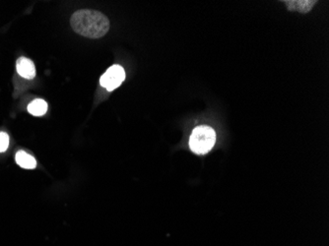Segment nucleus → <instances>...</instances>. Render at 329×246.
Here are the masks:
<instances>
[{
  "label": "nucleus",
  "instance_id": "1",
  "mask_svg": "<svg viewBox=\"0 0 329 246\" xmlns=\"http://www.w3.org/2000/svg\"><path fill=\"white\" fill-rule=\"evenodd\" d=\"M70 24L75 32L89 38H100L110 30L108 17L95 10L75 12L70 19Z\"/></svg>",
  "mask_w": 329,
  "mask_h": 246
},
{
  "label": "nucleus",
  "instance_id": "2",
  "mask_svg": "<svg viewBox=\"0 0 329 246\" xmlns=\"http://www.w3.org/2000/svg\"><path fill=\"white\" fill-rule=\"evenodd\" d=\"M216 142V133L213 128L207 125L196 127L189 138V147L194 154H207L214 147Z\"/></svg>",
  "mask_w": 329,
  "mask_h": 246
},
{
  "label": "nucleus",
  "instance_id": "3",
  "mask_svg": "<svg viewBox=\"0 0 329 246\" xmlns=\"http://www.w3.org/2000/svg\"><path fill=\"white\" fill-rule=\"evenodd\" d=\"M125 79V71L120 65L111 66L101 77V86L108 91L117 89Z\"/></svg>",
  "mask_w": 329,
  "mask_h": 246
},
{
  "label": "nucleus",
  "instance_id": "4",
  "mask_svg": "<svg viewBox=\"0 0 329 246\" xmlns=\"http://www.w3.org/2000/svg\"><path fill=\"white\" fill-rule=\"evenodd\" d=\"M16 69L18 74L25 79H33L36 76L35 64L29 58H19L16 63Z\"/></svg>",
  "mask_w": 329,
  "mask_h": 246
},
{
  "label": "nucleus",
  "instance_id": "5",
  "mask_svg": "<svg viewBox=\"0 0 329 246\" xmlns=\"http://www.w3.org/2000/svg\"><path fill=\"white\" fill-rule=\"evenodd\" d=\"M15 160L18 166L26 170H33L37 166V162L35 158L31 154H27L24 151H19L15 156Z\"/></svg>",
  "mask_w": 329,
  "mask_h": 246
},
{
  "label": "nucleus",
  "instance_id": "6",
  "mask_svg": "<svg viewBox=\"0 0 329 246\" xmlns=\"http://www.w3.org/2000/svg\"><path fill=\"white\" fill-rule=\"evenodd\" d=\"M28 112L32 116H42L48 112V104L44 100L37 98L28 106Z\"/></svg>",
  "mask_w": 329,
  "mask_h": 246
},
{
  "label": "nucleus",
  "instance_id": "7",
  "mask_svg": "<svg viewBox=\"0 0 329 246\" xmlns=\"http://www.w3.org/2000/svg\"><path fill=\"white\" fill-rule=\"evenodd\" d=\"M289 10H296L301 13H307L315 4V1H285Z\"/></svg>",
  "mask_w": 329,
  "mask_h": 246
},
{
  "label": "nucleus",
  "instance_id": "8",
  "mask_svg": "<svg viewBox=\"0 0 329 246\" xmlns=\"http://www.w3.org/2000/svg\"><path fill=\"white\" fill-rule=\"evenodd\" d=\"M9 147V136L5 132H0V153L5 152Z\"/></svg>",
  "mask_w": 329,
  "mask_h": 246
}]
</instances>
